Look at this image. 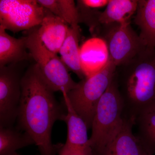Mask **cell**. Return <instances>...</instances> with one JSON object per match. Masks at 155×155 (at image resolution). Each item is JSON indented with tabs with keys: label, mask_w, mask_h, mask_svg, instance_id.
I'll return each mask as SVG.
<instances>
[{
	"label": "cell",
	"mask_w": 155,
	"mask_h": 155,
	"mask_svg": "<svg viewBox=\"0 0 155 155\" xmlns=\"http://www.w3.org/2000/svg\"><path fill=\"white\" fill-rule=\"evenodd\" d=\"M134 124L133 118L124 116L122 127L113 141L94 155H142L143 148L132 131Z\"/></svg>",
	"instance_id": "cell-10"
},
{
	"label": "cell",
	"mask_w": 155,
	"mask_h": 155,
	"mask_svg": "<svg viewBox=\"0 0 155 155\" xmlns=\"http://www.w3.org/2000/svg\"><path fill=\"white\" fill-rule=\"evenodd\" d=\"M0 25V67L32 59L26 45V37L15 38Z\"/></svg>",
	"instance_id": "cell-14"
},
{
	"label": "cell",
	"mask_w": 155,
	"mask_h": 155,
	"mask_svg": "<svg viewBox=\"0 0 155 155\" xmlns=\"http://www.w3.org/2000/svg\"><path fill=\"white\" fill-rule=\"evenodd\" d=\"M142 155H153L147 152L145 150L143 149V153Z\"/></svg>",
	"instance_id": "cell-23"
},
{
	"label": "cell",
	"mask_w": 155,
	"mask_h": 155,
	"mask_svg": "<svg viewBox=\"0 0 155 155\" xmlns=\"http://www.w3.org/2000/svg\"><path fill=\"white\" fill-rule=\"evenodd\" d=\"M79 38L80 29L69 26L67 37L59 53L68 69L75 73L81 80L85 76L81 67L80 49L78 46Z\"/></svg>",
	"instance_id": "cell-16"
},
{
	"label": "cell",
	"mask_w": 155,
	"mask_h": 155,
	"mask_svg": "<svg viewBox=\"0 0 155 155\" xmlns=\"http://www.w3.org/2000/svg\"><path fill=\"white\" fill-rule=\"evenodd\" d=\"M144 150L151 154L153 155L155 154V136L152 140L148 146Z\"/></svg>",
	"instance_id": "cell-22"
},
{
	"label": "cell",
	"mask_w": 155,
	"mask_h": 155,
	"mask_svg": "<svg viewBox=\"0 0 155 155\" xmlns=\"http://www.w3.org/2000/svg\"><path fill=\"white\" fill-rule=\"evenodd\" d=\"M59 155H92V153L82 149L64 144L59 150Z\"/></svg>",
	"instance_id": "cell-20"
},
{
	"label": "cell",
	"mask_w": 155,
	"mask_h": 155,
	"mask_svg": "<svg viewBox=\"0 0 155 155\" xmlns=\"http://www.w3.org/2000/svg\"><path fill=\"white\" fill-rule=\"evenodd\" d=\"M69 25L47 10L41 24L38 27V33L45 46L57 54L66 38Z\"/></svg>",
	"instance_id": "cell-12"
},
{
	"label": "cell",
	"mask_w": 155,
	"mask_h": 155,
	"mask_svg": "<svg viewBox=\"0 0 155 155\" xmlns=\"http://www.w3.org/2000/svg\"><path fill=\"white\" fill-rule=\"evenodd\" d=\"M20 63L0 67L1 127H12L17 119L23 75L19 68Z\"/></svg>",
	"instance_id": "cell-8"
},
{
	"label": "cell",
	"mask_w": 155,
	"mask_h": 155,
	"mask_svg": "<svg viewBox=\"0 0 155 155\" xmlns=\"http://www.w3.org/2000/svg\"><path fill=\"white\" fill-rule=\"evenodd\" d=\"M124 104V116L136 118L155 108V48H146L117 67L115 75Z\"/></svg>",
	"instance_id": "cell-2"
},
{
	"label": "cell",
	"mask_w": 155,
	"mask_h": 155,
	"mask_svg": "<svg viewBox=\"0 0 155 155\" xmlns=\"http://www.w3.org/2000/svg\"><path fill=\"white\" fill-rule=\"evenodd\" d=\"M107 46L110 59L116 67L127 63L146 48L130 22L101 25L97 31Z\"/></svg>",
	"instance_id": "cell-6"
},
{
	"label": "cell",
	"mask_w": 155,
	"mask_h": 155,
	"mask_svg": "<svg viewBox=\"0 0 155 155\" xmlns=\"http://www.w3.org/2000/svg\"><path fill=\"white\" fill-rule=\"evenodd\" d=\"M80 57L85 77L100 72L107 66L110 60L106 42L98 37L89 40L80 49Z\"/></svg>",
	"instance_id": "cell-11"
},
{
	"label": "cell",
	"mask_w": 155,
	"mask_h": 155,
	"mask_svg": "<svg viewBox=\"0 0 155 155\" xmlns=\"http://www.w3.org/2000/svg\"><path fill=\"white\" fill-rule=\"evenodd\" d=\"M117 67L109 60L101 71L81 79L67 94L73 109L91 129L98 104L114 79Z\"/></svg>",
	"instance_id": "cell-5"
},
{
	"label": "cell",
	"mask_w": 155,
	"mask_h": 155,
	"mask_svg": "<svg viewBox=\"0 0 155 155\" xmlns=\"http://www.w3.org/2000/svg\"><path fill=\"white\" fill-rule=\"evenodd\" d=\"M124 111V101L114 76L99 102L92 123L89 143L92 155L102 150L113 141L122 127Z\"/></svg>",
	"instance_id": "cell-3"
},
{
	"label": "cell",
	"mask_w": 155,
	"mask_h": 155,
	"mask_svg": "<svg viewBox=\"0 0 155 155\" xmlns=\"http://www.w3.org/2000/svg\"><path fill=\"white\" fill-rule=\"evenodd\" d=\"M37 2L53 14L64 20L70 27L80 29L78 10L73 0H37Z\"/></svg>",
	"instance_id": "cell-18"
},
{
	"label": "cell",
	"mask_w": 155,
	"mask_h": 155,
	"mask_svg": "<svg viewBox=\"0 0 155 155\" xmlns=\"http://www.w3.org/2000/svg\"><path fill=\"white\" fill-rule=\"evenodd\" d=\"M38 27L26 31V45L32 59L35 61L42 79L54 92L67 94L77 85L69 70L61 58L43 44L38 33Z\"/></svg>",
	"instance_id": "cell-4"
},
{
	"label": "cell",
	"mask_w": 155,
	"mask_h": 155,
	"mask_svg": "<svg viewBox=\"0 0 155 155\" xmlns=\"http://www.w3.org/2000/svg\"><path fill=\"white\" fill-rule=\"evenodd\" d=\"M22 94L17 119L19 128L33 139L41 155H55L51 140L53 125L66 113L42 79L36 64L28 67L21 81Z\"/></svg>",
	"instance_id": "cell-1"
},
{
	"label": "cell",
	"mask_w": 155,
	"mask_h": 155,
	"mask_svg": "<svg viewBox=\"0 0 155 155\" xmlns=\"http://www.w3.org/2000/svg\"><path fill=\"white\" fill-rule=\"evenodd\" d=\"M137 0H110L104 11L92 9L90 14L89 28L95 34L101 25L111 23L130 22L136 12Z\"/></svg>",
	"instance_id": "cell-9"
},
{
	"label": "cell",
	"mask_w": 155,
	"mask_h": 155,
	"mask_svg": "<svg viewBox=\"0 0 155 155\" xmlns=\"http://www.w3.org/2000/svg\"><path fill=\"white\" fill-rule=\"evenodd\" d=\"M67 94L63 95L66 113L62 120L67 124V141L65 145L92 152L89 143L87 125L73 109Z\"/></svg>",
	"instance_id": "cell-13"
},
{
	"label": "cell",
	"mask_w": 155,
	"mask_h": 155,
	"mask_svg": "<svg viewBox=\"0 0 155 155\" xmlns=\"http://www.w3.org/2000/svg\"><path fill=\"white\" fill-rule=\"evenodd\" d=\"M139 36L147 48H155V0H139L134 17Z\"/></svg>",
	"instance_id": "cell-15"
},
{
	"label": "cell",
	"mask_w": 155,
	"mask_h": 155,
	"mask_svg": "<svg viewBox=\"0 0 155 155\" xmlns=\"http://www.w3.org/2000/svg\"><path fill=\"white\" fill-rule=\"evenodd\" d=\"M47 9L36 0H1L0 25L17 33L41 24Z\"/></svg>",
	"instance_id": "cell-7"
},
{
	"label": "cell",
	"mask_w": 155,
	"mask_h": 155,
	"mask_svg": "<svg viewBox=\"0 0 155 155\" xmlns=\"http://www.w3.org/2000/svg\"><path fill=\"white\" fill-rule=\"evenodd\" d=\"M33 139L11 127L0 126V155H19L17 151L32 144Z\"/></svg>",
	"instance_id": "cell-17"
},
{
	"label": "cell",
	"mask_w": 155,
	"mask_h": 155,
	"mask_svg": "<svg viewBox=\"0 0 155 155\" xmlns=\"http://www.w3.org/2000/svg\"><path fill=\"white\" fill-rule=\"evenodd\" d=\"M78 2L85 7L96 9L107 5L110 0H80Z\"/></svg>",
	"instance_id": "cell-21"
},
{
	"label": "cell",
	"mask_w": 155,
	"mask_h": 155,
	"mask_svg": "<svg viewBox=\"0 0 155 155\" xmlns=\"http://www.w3.org/2000/svg\"><path fill=\"white\" fill-rule=\"evenodd\" d=\"M138 128L137 137L144 150L155 136V108L143 111L136 118Z\"/></svg>",
	"instance_id": "cell-19"
}]
</instances>
